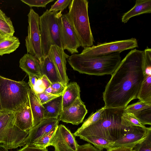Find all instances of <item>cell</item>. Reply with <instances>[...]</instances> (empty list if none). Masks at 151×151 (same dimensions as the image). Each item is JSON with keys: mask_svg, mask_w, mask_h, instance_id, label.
Masks as SVG:
<instances>
[{"mask_svg": "<svg viewBox=\"0 0 151 151\" xmlns=\"http://www.w3.org/2000/svg\"><path fill=\"white\" fill-rule=\"evenodd\" d=\"M144 51L132 50L121 61L103 92L104 106L125 108L137 99L144 76Z\"/></svg>", "mask_w": 151, "mask_h": 151, "instance_id": "obj_1", "label": "cell"}, {"mask_svg": "<svg viewBox=\"0 0 151 151\" xmlns=\"http://www.w3.org/2000/svg\"><path fill=\"white\" fill-rule=\"evenodd\" d=\"M104 107L103 115L100 120L74 136H95L113 142L123 137L128 129L121 123L125 108Z\"/></svg>", "mask_w": 151, "mask_h": 151, "instance_id": "obj_2", "label": "cell"}, {"mask_svg": "<svg viewBox=\"0 0 151 151\" xmlns=\"http://www.w3.org/2000/svg\"><path fill=\"white\" fill-rule=\"evenodd\" d=\"M120 53L98 56L74 53L67 60L73 69L80 73L97 76L111 75L121 61Z\"/></svg>", "mask_w": 151, "mask_h": 151, "instance_id": "obj_3", "label": "cell"}, {"mask_svg": "<svg viewBox=\"0 0 151 151\" xmlns=\"http://www.w3.org/2000/svg\"><path fill=\"white\" fill-rule=\"evenodd\" d=\"M30 88L23 81H16L0 76V100L3 111L14 112L29 101Z\"/></svg>", "mask_w": 151, "mask_h": 151, "instance_id": "obj_4", "label": "cell"}, {"mask_svg": "<svg viewBox=\"0 0 151 151\" xmlns=\"http://www.w3.org/2000/svg\"><path fill=\"white\" fill-rule=\"evenodd\" d=\"M88 2L86 0H72L67 17L74 29L81 46H93L94 41L88 15Z\"/></svg>", "mask_w": 151, "mask_h": 151, "instance_id": "obj_5", "label": "cell"}, {"mask_svg": "<svg viewBox=\"0 0 151 151\" xmlns=\"http://www.w3.org/2000/svg\"><path fill=\"white\" fill-rule=\"evenodd\" d=\"M62 15L60 11L50 12L47 9L40 16V28L44 58L47 55L52 45H56L62 48L59 27V20Z\"/></svg>", "mask_w": 151, "mask_h": 151, "instance_id": "obj_6", "label": "cell"}, {"mask_svg": "<svg viewBox=\"0 0 151 151\" xmlns=\"http://www.w3.org/2000/svg\"><path fill=\"white\" fill-rule=\"evenodd\" d=\"M14 112L4 111L0 114V144L7 149L24 146L29 131H22L14 124Z\"/></svg>", "mask_w": 151, "mask_h": 151, "instance_id": "obj_7", "label": "cell"}, {"mask_svg": "<svg viewBox=\"0 0 151 151\" xmlns=\"http://www.w3.org/2000/svg\"><path fill=\"white\" fill-rule=\"evenodd\" d=\"M27 16V35L25 39L27 53L35 56L41 61L44 57L41 46L40 16L32 8L30 9Z\"/></svg>", "mask_w": 151, "mask_h": 151, "instance_id": "obj_8", "label": "cell"}, {"mask_svg": "<svg viewBox=\"0 0 151 151\" xmlns=\"http://www.w3.org/2000/svg\"><path fill=\"white\" fill-rule=\"evenodd\" d=\"M138 47L137 39L131 38L99 43L96 45L84 47L81 53L87 55L98 56L115 52L121 53L125 50Z\"/></svg>", "mask_w": 151, "mask_h": 151, "instance_id": "obj_9", "label": "cell"}, {"mask_svg": "<svg viewBox=\"0 0 151 151\" xmlns=\"http://www.w3.org/2000/svg\"><path fill=\"white\" fill-rule=\"evenodd\" d=\"M78 145L73 134L65 126L60 124L47 147L52 146L54 151H77Z\"/></svg>", "mask_w": 151, "mask_h": 151, "instance_id": "obj_10", "label": "cell"}, {"mask_svg": "<svg viewBox=\"0 0 151 151\" xmlns=\"http://www.w3.org/2000/svg\"><path fill=\"white\" fill-rule=\"evenodd\" d=\"M60 37L62 48L71 54L78 53L81 46L76 32L66 14H63L59 20Z\"/></svg>", "mask_w": 151, "mask_h": 151, "instance_id": "obj_11", "label": "cell"}, {"mask_svg": "<svg viewBox=\"0 0 151 151\" xmlns=\"http://www.w3.org/2000/svg\"><path fill=\"white\" fill-rule=\"evenodd\" d=\"M151 133V127H142L138 126H132L128 127L125 134L115 141L110 147L127 146L132 148L147 137Z\"/></svg>", "mask_w": 151, "mask_h": 151, "instance_id": "obj_12", "label": "cell"}, {"mask_svg": "<svg viewBox=\"0 0 151 151\" xmlns=\"http://www.w3.org/2000/svg\"><path fill=\"white\" fill-rule=\"evenodd\" d=\"M87 113L86 106L79 97L71 105L62 109L59 118L63 122L78 125L83 122Z\"/></svg>", "mask_w": 151, "mask_h": 151, "instance_id": "obj_13", "label": "cell"}, {"mask_svg": "<svg viewBox=\"0 0 151 151\" xmlns=\"http://www.w3.org/2000/svg\"><path fill=\"white\" fill-rule=\"evenodd\" d=\"M60 121L59 118L43 119L29 131V134L25 140V145H32L53 128L58 126Z\"/></svg>", "mask_w": 151, "mask_h": 151, "instance_id": "obj_14", "label": "cell"}, {"mask_svg": "<svg viewBox=\"0 0 151 151\" xmlns=\"http://www.w3.org/2000/svg\"><path fill=\"white\" fill-rule=\"evenodd\" d=\"M48 54L55 63L63 84L66 86L69 80L66 71V59L69 56L65 52L62 48L56 45L51 46Z\"/></svg>", "mask_w": 151, "mask_h": 151, "instance_id": "obj_15", "label": "cell"}, {"mask_svg": "<svg viewBox=\"0 0 151 151\" xmlns=\"http://www.w3.org/2000/svg\"><path fill=\"white\" fill-rule=\"evenodd\" d=\"M14 124L21 130L28 132L32 128L33 117L29 100L20 109L14 112Z\"/></svg>", "mask_w": 151, "mask_h": 151, "instance_id": "obj_16", "label": "cell"}, {"mask_svg": "<svg viewBox=\"0 0 151 151\" xmlns=\"http://www.w3.org/2000/svg\"><path fill=\"white\" fill-rule=\"evenodd\" d=\"M40 62L42 76L45 75L51 83L60 82L63 83L56 66L49 54Z\"/></svg>", "mask_w": 151, "mask_h": 151, "instance_id": "obj_17", "label": "cell"}, {"mask_svg": "<svg viewBox=\"0 0 151 151\" xmlns=\"http://www.w3.org/2000/svg\"><path fill=\"white\" fill-rule=\"evenodd\" d=\"M19 64L20 68L28 76L33 75L38 77L42 76L40 61L35 56L28 53L25 54L20 59Z\"/></svg>", "mask_w": 151, "mask_h": 151, "instance_id": "obj_18", "label": "cell"}, {"mask_svg": "<svg viewBox=\"0 0 151 151\" xmlns=\"http://www.w3.org/2000/svg\"><path fill=\"white\" fill-rule=\"evenodd\" d=\"M29 96L33 117L32 128L37 125L44 119L45 109L36 94L30 88Z\"/></svg>", "mask_w": 151, "mask_h": 151, "instance_id": "obj_19", "label": "cell"}, {"mask_svg": "<svg viewBox=\"0 0 151 151\" xmlns=\"http://www.w3.org/2000/svg\"><path fill=\"white\" fill-rule=\"evenodd\" d=\"M151 12V0H136L134 6L124 14L122 22L127 23L132 17L143 14Z\"/></svg>", "mask_w": 151, "mask_h": 151, "instance_id": "obj_20", "label": "cell"}, {"mask_svg": "<svg viewBox=\"0 0 151 151\" xmlns=\"http://www.w3.org/2000/svg\"><path fill=\"white\" fill-rule=\"evenodd\" d=\"M42 105L45 109L44 119L58 118L62 110V96H58Z\"/></svg>", "mask_w": 151, "mask_h": 151, "instance_id": "obj_21", "label": "cell"}, {"mask_svg": "<svg viewBox=\"0 0 151 151\" xmlns=\"http://www.w3.org/2000/svg\"><path fill=\"white\" fill-rule=\"evenodd\" d=\"M80 87L77 83L72 82L68 84L62 95V109L70 106L80 97Z\"/></svg>", "mask_w": 151, "mask_h": 151, "instance_id": "obj_22", "label": "cell"}, {"mask_svg": "<svg viewBox=\"0 0 151 151\" xmlns=\"http://www.w3.org/2000/svg\"><path fill=\"white\" fill-rule=\"evenodd\" d=\"M20 44L19 39L14 35L0 36V56L13 52L19 47Z\"/></svg>", "mask_w": 151, "mask_h": 151, "instance_id": "obj_23", "label": "cell"}, {"mask_svg": "<svg viewBox=\"0 0 151 151\" xmlns=\"http://www.w3.org/2000/svg\"><path fill=\"white\" fill-rule=\"evenodd\" d=\"M144 75L137 99L143 102L151 104V73L144 74Z\"/></svg>", "mask_w": 151, "mask_h": 151, "instance_id": "obj_24", "label": "cell"}, {"mask_svg": "<svg viewBox=\"0 0 151 151\" xmlns=\"http://www.w3.org/2000/svg\"><path fill=\"white\" fill-rule=\"evenodd\" d=\"M14 32V29L10 18L0 9V36H12Z\"/></svg>", "mask_w": 151, "mask_h": 151, "instance_id": "obj_25", "label": "cell"}, {"mask_svg": "<svg viewBox=\"0 0 151 151\" xmlns=\"http://www.w3.org/2000/svg\"><path fill=\"white\" fill-rule=\"evenodd\" d=\"M79 137L80 139L93 145L95 147L101 150L110 147L114 143L103 138L95 136H80Z\"/></svg>", "mask_w": 151, "mask_h": 151, "instance_id": "obj_26", "label": "cell"}, {"mask_svg": "<svg viewBox=\"0 0 151 151\" xmlns=\"http://www.w3.org/2000/svg\"><path fill=\"white\" fill-rule=\"evenodd\" d=\"M104 107L99 109L95 113H92L84 121L82 126L73 134L74 135L80 132L83 129L97 122L102 117L103 113Z\"/></svg>", "mask_w": 151, "mask_h": 151, "instance_id": "obj_27", "label": "cell"}, {"mask_svg": "<svg viewBox=\"0 0 151 151\" xmlns=\"http://www.w3.org/2000/svg\"><path fill=\"white\" fill-rule=\"evenodd\" d=\"M121 124L127 127L132 126H138L145 127L139 120L132 113H123L121 117Z\"/></svg>", "mask_w": 151, "mask_h": 151, "instance_id": "obj_28", "label": "cell"}, {"mask_svg": "<svg viewBox=\"0 0 151 151\" xmlns=\"http://www.w3.org/2000/svg\"><path fill=\"white\" fill-rule=\"evenodd\" d=\"M144 125H151V107L132 113Z\"/></svg>", "mask_w": 151, "mask_h": 151, "instance_id": "obj_29", "label": "cell"}, {"mask_svg": "<svg viewBox=\"0 0 151 151\" xmlns=\"http://www.w3.org/2000/svg\"><path fill=\"white\" fill-rule=\"evenodd\" d=\"M58 126L53 128L48 133L42 137L31 146L39 148H46L51 138L55 133Z\"/></svg>", "mask_w": 151, "mask_h": 151, "instance_id": "obj_30", "label": "cell"}, {"mask_svg": "<svg viewBox=\"0 0 151 151\" xmlns=\"http://www.w3.org/2000/svg\"><path fill=\"white\" fill-rule=\"evenodd\" d=\"M151 107V104H147L141 101L127 106L124 109L123 113H133L142 109Z\"/></svg>", "mask_w": 151, "mask_h": 151, "instance_id": "obj_31", "label": "cell"}, {"mask_svg": "<svg viewBox=\"0 0 151 151\" xmlns=\"http://www.w3.org/2000/svg\"><path fill=\"white\" fill-rule=\"evenodd\" d=\"M133 151H151V133L141 143L136 145Z\"/></svg>", "mask_w": 151, "mask_h": 151, "instance_id": "obj_32", "label": "cell"}, {"mask_svg": "<svg viewBox=\"0 0 151 151\" xmlns=\"http://www.w3.org/2000/svg\"><path fill=\"white\" fill-rule=\"evenodd\" d=\"M72 0H58L52 5L49 10L50 12H62L70 5Z\"/></svg>", "mask_w": 151, "mask_h": 151, "instance_id": "obj_33", "label": "cell"}, {"mask_svg": "<svg viewBox=\"0 0 151 151\" xmlns=\"http://www.w3.org/2000/svg\"><path fill=\"white\" fill-rule=\"evenodd\" d=\"M54 0H21L22 2L27 4L30 7L33 6L45 7L48 3Z\"/></svg>", "mask_w": 151, "mask_h": 151, "instance_id": "obj_34", "label": "cell"}, {"mask_svg": "<svg viewBox=\"0 0 151 151\" xmlns=\"http://www.w3.org/2000/svg\"><path fill=\"white\" fill-rule=\"evenodd\" d=\"M50 86L52 89V94L58 96L62 95L66 87L60 82L51 83Z\"/></svg>", "mask_w": 151, "mask_h": 151, "instance_id": "obj_35", "label": "cell"}, {"mask_svg": "<svg viewBox=\"0 0 151 151\" xmlns=\"http://www.w3.org/2000/svg\"><path fill=\"white\" fill-rule=\"evenodd\" d=\"M40 102L43 104L59 96L52 94L47 93L45 92L36 94Z\"/></svg>", "mask_w": 151, "mask_h": 151, "instance_id": "obj_36", "label": "cell"}, {"mask_svg": "<svg viewBox=\"0 0 151 151\" xmlns=\"http://www.w3.org/2000/svg\"><path fill=\"white\" fill-rule=\"evenodd\" d=\"M41 77H38L34 86L30 87L36 94L44 92L45 89Z\"/></svg>", "mask_w": 151, "mask_h": 151, "instance_id": "obj_37", "label": "cell"}, {"mask_svg": "<svg viewBox=\"0 0 151 151\" xmlns=\"http://www.w3.org/2000/svg\"><path fill=\"white\" fill-rule=\"evenodd\" d=\"M16 151H48L46 148H41L26 145L23 147Z\"/></svg>", "mask_w": 151, "mask_h": 151, "instance_id": "obj_38", "label": "cell"}, {"mask_svg": "<svg viewBox=\"0 0 151 151\" xmlns=\"http://www.w3.org/2000/svg\"><path fill=\"white\" fill-rule=\"evenodd\" d=\"M106 150L107 151H133L132 148L127 146L110 147Z\"/></svg>", "mask_w": 151, "mask_h": 151, "instance_id": "obj_39", "label": "cell"}, {"mask_svg": "<svg viewBox=\"0 0 151 151\" xmlns=\"http://www.w3.org/2000/svg\"><path fill=\"white\" fill-rule=\"evenodd\" d=\"M41 77L45 89L50 86L51 83L45 75L42 76Z\"/></svg>", "mask_w": 151, "mask_h": 151, "instance_id": "obj_40", "label": "cell"}, {"mask_svg": "<svg viewBox=\"0 0 151 151\" xmlns=\"http://www.w3.org/2000/svg\"><path fill=\"white\" fill-rule=\"evenodd\" d=\"M44 92L47 93L52 94V89L51 87L50 86L48 88H46Z\"/></svg>", "mask_w": 151, "mask_h": 151, "instance_id": "obj_41", "label": "cell"}, {"mask_svg": "<svg viewBox=\"0 0 151 151\" xmlns=\"http://www.w3.org/2000/svg\"><path fill=\"white\" fill-rule=\"evenodd\" d=\"M8 150L3 145L0 144V151H8Z\"/></svg>", "mask_w": 151, "mask_h": 151, "instance_id": "obj_42", "label": "cell"}, {"mask_svg": "<svg viewBox=\"0 0 151 151\" xmlns=\"http://www.w3.org/2000/svg\"><path fill=\"white\" fill-rule=\"evenodd\" d=\"M3 111L2 108L0 100V114L3 112Z\"/></svg>", "mask_w": 151, "mask_h": 151, "instance_id": "obj_43", "label": "cell"}]
</instances>
